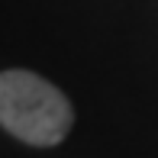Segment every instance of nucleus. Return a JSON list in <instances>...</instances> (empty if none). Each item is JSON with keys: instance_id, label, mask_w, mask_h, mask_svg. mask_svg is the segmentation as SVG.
<instances>
[{"instance_id": "obj_1", "label": "nucleus", "mask_w": 158, "mask_h": 158, "mask_svg": "<svg viewBox=\"0 0 158 158\" xmlns=\"http://www.w3.org/2000/svg\"><path fill=\"white\" fill-rule=\"evenodd\" d=\"M71 100L35 71H0V126L26 145H58L71 132Z\"/></svg>"}]
</instances>
